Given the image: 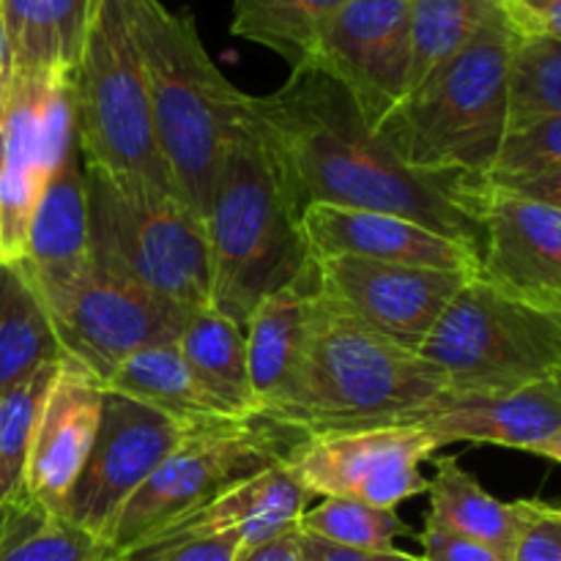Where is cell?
I'll use <instances>...</instances> for the list:
<instances>
[{"mask_svg": "<svg viewBox=\"0 0 561 561\" xmlns=\"http://www.w3.org/2000/svg\"><path fill=\"white\" fill-rule=\"evenodd\" d=\"M16 268L36 290L49 318L64 310L66 301L91 274L85 168L77 142L58 164L33 208L25 252Z\"/></svg>", "mask_w": 561, "mask_h": 561, "instance_id": "ffe728a7", "label": "cell"}, {"mask_svg": "<svg viewBox=\"0 0 561 561\" xmlns=\"http://www.w3.org/2000/svg\"><path fill=\"white\" fill-rule=\"evenodd\" d=\"M345 0H233L230 33L277 53L290 69L307 64Z\"/></svg>", "mask_w": 561, "mask_h": 561, "instance_id": "83f0119b", "label": "cell"}, {"mask_svg": "<svg viewBox=\"0 0 561 561\" xmlns=\"http://www.w3.org/2000/svg\"><path fill=\"white\" fill-rule=\"evenodd\" d=\"M422 546V559L425 561H507V557L482 542L466 540V537L453 535L442 526L425 520V529L416 535Z\"/></svg>", "mask_w": 561, "mask_h": 561, "instance_id": "8d00e7d4", "label": "cell"}, {"mask_svg": "<svg viewBox=\"0 0 561 561\" xmlns=\"http://www.w3.org/2000/svg\"><path fill=\"white\" fill-rule=\"evenodd\" d=\"M107 392L124 394L135 403L148 405L186 427L225 425V422L250 420L217 398L179 354L175 343L151 345L115 367L104 381Z\"/></svg>", "mask_w": 561, "mask_h": 561, "instance_id": "603a6c76", "label": "cell"}, {"mask_svg": "<svg viewBox=\"0 0 561 561\" xmlns=\"http://www.w3.org/2000/svg\"><path fill=\"white\" fill-rule=\"evenodd\" d=\"M438 442L416 422L305 436L285 458L288 474L312 499H351L398 510L427 493L422 463L436 458Z\"/></svg>", "mask_w": 561, "mask_h": 561, "instance_id": "8fae6325", "label": "cell"}, {"mask_svg": "<svg viewBox=\"0 0 561 561\" xmlns=\"http://www.w3.org/2000/svg\"><path fill=\"white\" fill-rule=\"evenodd\" d=\"M5 77H9V55H5V36H3V20H0V93H3Z\"/></svg>", "mask_w": 561, "mask_h": 561, "instance_id": "60d3db41", "label": "cell"}, {"mask_svg": "<svg viewBox=\"0 0 561 561\" xmlns=\"http://www.w3.org/2000/svg\"><path fill=\"white\" fill-rule=\"evenodd\" d=\"M507 561H561V510L520 499V524Z\"/></svg>", "mask_w": 561, "mask_h": 561, "instance_id": "e575fe53", "label": "cell"}, {"mask_svg": "<svg viewBox=\"0 0 561 561\" xmlns=\"http://www.w3.org/2000/svg\"><path fill=\"white\" fill-rule=\"evenodd\" d=\"M411 0H345L323 31L312 64L354 96L370 126L405 99Z\"/></svg>", "mask_w": 561, "mask_h": 561, "instance_id": "9a60e30c", "label": "cell"}, {"mask_svg": "<svg viewBox=\"0 0 561 561\" xmlns=\"http://www.w3.org/2000/svg\"><path fill=\"white\" fill-rule=\"evenodd\" d=\"M184 318L181 307L91 268L80 290L49 321L60 351L107 381L137 351L175 343Z\"/></svg>", "mask_w": 561, "mask_h": 561, "instance_id": "5bb4252c", "label": "cell"}, {"mask_svg": "<svg viewBox=\"0 0 561 561\" xmlns=\"http://www.w3.org/2000/svg\"><path fill=\"white\" fill-rule=\"evenodd\" d=\"M299 230L310 261L359 257V261L373 263L466 274H477V266H480V255L471 247L398 214L316 203L299 214Z\"/></svg>", "mask_w": 561, "mask_h": 561, "instance_id": "e0dca14e", "label": "cell"}, {"mask_svg": "<svg viewBox=\"0 0 561 561\" xmlns=\"http://www.w3.org/2000/svg\"><path fill=\"white\" fill-rule=\"evenodd\" d=\"M416 425L438 447L491 444L561 463V376L507 394L444 392Z\"/></svg>", "mask_w": 561, "mask_h": 561, "instance_id": "ac0fdd59", "label": "cell"}, {"mask_svg": "<svg viewBox=\"0 0 561 561\" xmlns=\"http://www.w3.org/2000/svg\"><path fill=\"white\" fill-rule=\"evenodd\" d=\"M175 348L190 370L217 394L222 403L244 416H255L250 373H247L244 329L211 307L186 312Z\"/></svg>", "mask_w": 561, "mask_h": 561, "instance_id": "484cf974", "label": "cell"}, {"mask_svg": "<svg viewBox=\"0 0 561 561\" xmlns=\"http://www.w3.org/2000/svg\"><path fill=\"white\" fill-rule=\"evenodd\" d=\"M444 392L442 373L416 351L316 301L294 387L263 420L294 427L301 436L405 425L420 422Z\"/></svg>", "mask_w": 561, "mask_h": 561, "instance_id": "3957f363", "label": "cell"}, {"mask_svg": "<svg viewBox=\"0 0 561 561\" xmlns=\"http://www.w3.org/2000/svg\"><path fill=\"white\" fill-rule=\"evenodd\" d=\"M208 244V307L244 329L274 290L299 283L310 266L299 217L250 126L219 159L203 217Z\"/></svg>", "mask_w": 561, "mask_h": 561, "instance_id": "277c9868", "label": "cell"}, {"mask_svg": "<svg viewBox=\"0 0 561 561\" xmlns=\"http://www.w3.org/2000/svg\"><path fill=\"white\" fill-rule=\"evenodd\" d=\"M515 33L499 14L378 124L405 164L485 179L504 137Z\"/></svg>", "mask_w": 561, "mask_h": 561, "instance_id": "5b68a950", "label": "cell"}, {"mask_svg": "<svg viewBox=\"0 0 561 561\" xmlns=\"http://www.w3.org/2000/svg\"><path fill=\"white\" fill-rule=\"evenodd\" d=\"M485 181L499 192L561 208V118L504 135Z\"/></svg>", "mask_w": 561, "mask_h": 561, "instance_id": "f546056e", "label": "cell"}, {"mask_svg": "<svg viewBox=\"0 0 561 561\" xmlns=\"http://www.w3.org/2000/svg\"><path fill=\"white\" fill-rule=\"evenodd\" d=\"M469 277L359 257H316L307 266V288L318 305L416 354Z\"/></svg>", "mask_w": 561, "mask_h": 561, "instance_id": "7c38bea8", "label": "cell"}, {"mask_svg": "<svg viewBox=\"0 0 561 561\" xmlns=\"http://www.w3.org/2000/svg\"><path fill=\"white\" fill-rule=\"evenodd\" d=\"M146 75L153 137L173 192L206 217L219 159L244 129L247 96L206 53L192 14L162 0H124Z\"/></svg>", "mask_w": 561, "mask_h": 561, "instance_id": "7a4b0ae2", "label": "cell"}, {"mask_svg": "<svg viewBox=\"0 0 561 561\" xmlns=\"http://www.w3.org/2000/svg\"><path fill=\"white\" fill-rule=\"evenodd\" d=\"M58 362L0 392V515L25 499L27 453Z\"/></svg>", "mask_w": 561, "mask_h": 561, "instance_id": "d6a6232c", "label": "cell"}, {"mask_svg": "<svg viewBox=\"0 0 561 561\" xmlns=\"http://www.w3.org/2000/svg\"><path fill=\"white\" fill-rule=\"evenodd\" d=\"M244 551V537L241 535H217V537H203V540L184 542L170 551L159 553L151 561H236Z\"/></svg>", "mask_w": 561, "mask_h": 561, "instance_id": "74e56055", "label": "cell"}, {"mask_svg": "<svg viewBox=\"0 0 561 561\" xmlns=\"http://www.w3.org/2000/svg\"><path fill=\"white\" fill-rule=\"evenodd\" d=\"M69 93L71 129L85 168L131 175L173 192L153 137L146 75L124 0H93Z\"/></svg>", "mask_w": 561, "mask_h": 561, "instance_id": "52a82bcc", "label": "cell"}, {"mask_svg": "<svg viewBox=\"0 0 561 561\" xmlns=\"http://www.w3.org/2000/svg\"><path fill=\"white\" fill-rule=\"evenodd\" d=\"M299 529L351 551H394L400 537H416L398 510L373 507L351 499H321V504L305 510Z\"/></svg>", "mask_w": 561, "mask_h": 561, "instance_id": "836d02e7", "label": "cell"}, {"mask_svg": "<svg viewBox=\"0 0 561 561\" xmlns=\"http://www.w3.org/2000/svg\"><path fill=\"white\" fill-rule=\"evenodd\" d=\"M247 126L296 217L316 203L398 214L480 255L488 181L405 164L354 96L312 60L290 69L277 91L247 96Z\"/></svg>", "mask_w": 561, "mask_h": 561, "instance_id": "6da1fadb", "label": "cell"}, {"mask_svg": "<svg viewBox=\"0 0 561 561\" xmlns=\"http://www.w3.org/2000/svg\"><path fill=\"white\" fill-rule=\"evenodd\" d=\"M93 0H0L9 75H71Z\"/></svg>", "mask_w": 561, "mask_h": 561, "instance_id": "cb8c5ba5", "label": "cell"}, {"mask_svg": "<svg viewBox=\"0 0 561 561\" xmlns=\"http://www.w3.org/2000/svg\"><path fill=\"white\" fill-rule=\"evenodd\" d=\"M0 561H110V553L102 540L25 496L0 515Z\"/></svg>", "mask_w": 561, "mask_h": 561, "instance_id": "4dcf8cb0", "label": "cell"}, {"mask_svg": "<svg viewBox=\"0 0 561 561\" xmlns=\"http://www.w3.org/2000/svg\"><path fill=\"white\" fill-rule=\"evenodd\" d=\"M64 356L49 312L16 266L0 263V392Z\"/></svg>", "mask_w": 561, "mask_h": 561, "instance_id": "4316f807", "label": "cell"}, {"mask_svg": "<svg viewBox=\"0 0 561 561\" xmlns=\"http://www.w3.org/2000/svg\"><path fill=\"white\" fill-rule=\"evenodd\" d=\"M477 277L526 305L561 312V208L491 186Z\"/></svg>", "mask_w": 561, "mask_h": 561, "instance_id": "2e32d148", "label": "cell"}, {"mask_svg": "<svg viewBox=\"0 0 561 561\" xmlns=\"http://www.w3.org/2000/svg\"><path fill=\"white\" fill-rule=\"evenodd\" d=\"M312 307L305 274L299 283L268 294L244 323L247 373L257 416H268L288 398L310 337Z\"/></svg>", "mask_w": 561, "mask_h": 561, "instance_id": "7402d4cb", "label": "cell"}, {"mask_svg": "<svg viewBox=\"0 0 561 561\" xmlns=\"http://www.w3.org/2000/svg\"><path fill=\"white\" fill-rule=\"evenodd\" d=\"M107 387L75 356H60L38 411L25 466V496L58 513L91 455Z\"/></svg>", "mask_w": 561, "mask_h": 561, "instance_id": "d6986e66", "label": "cell"}, {"mask_svg": "<svg viewBox=\"0 0 561 561\" xmlns=\"http://www.w3.org/2000/svg\"><path fill=\"white\" fill-rule=\"evenodd\" d=\"M299 542H301V559L305 561H425L414 553H405L400 548L394 551H351V548L332 546L327 540H318V537L307 535L299 529Z\"/></svg>", "mask_w": 561, "mask_h": 561, "instance_id": "f35d334b", "label": "cell"}, {"mask_svg": "<svg viewBox=\"0 0 561 561\" xmlns=\"http://www.w3.org/2000/svg\"><path fill=\"white\" fill-rule=\"evenodd\" d=\"M433 466L436 471L427 480L431 510L425 520L507 557L520 524V499L502 502L488 493L458 458H433Z\"/></svg>", "mask_w": 561, "mask_h": 561, "instance_id": "d4e9b609", "label": "cell"}, {"mask_svg": "<svg viewBox=\"0 0 561 561\" xmlns=\"http://www.w3.org/2000/svg\"><path fill=\"white\" fill-rule=\"evenodd\" d=\"M85 192L96 272L184 312L208 307L206 225L175 192L99 168H85Z\"/></svg>", "mask_w": 561, "mask_h": 561, "instance_id": "8992f818", "label": "cell"}, {"mask_svg": "<svg viewBox=\"0 0 561 561\" xmlns=\"http://www.w3.org/2000/svg\"><path fill=\"white\" fill-rule=\"evenodd\" d=\"M310 502L316 499L288 474V469L274 466V469L230 488L203 507L159 526L157 531L142 537L137 546H131L113 561H151L175 546L203 540V537L230 535V531L244 537L247 551V548L261 546V542L299 526V518L310 507Z\"/></svg>", "mask_w": 561, "mask_h": 561, "instance_id": "44dd1931", "label": "cell"}, {"mask_svg": "<svg viewBox=\"0 0 561 561\" xmlns=\"http://www.w3.org/2000/svg\"><path fill=\"white\" fill-rule=\"evenodd\" d=\"M301 438L305 436L294 427L257 414L190 431L113 520L104 540L110 561L159 526L203 507L274 466H283Z\"/></svg>", "mask_w": 561, "mask_h": 561, "instance_id": "9c48e42d", "label": "cell"}, {"mask_svg": "<svg viewBox=\"0 0 561 561\" xmlns=\"http://www.w3.org/2000/svg\"><path fill=\"white\" fill-rule=\"evenodd\" d=\"M420 356L453 394H507L561 376V312L502 294L471 274L453 296Z\"/></svg>", "mask_w": 561, "mask_h": 561, "instance_id": "ba28073f", "label": "cell"}, {"mask_svg": "<svg viewBox=\"0 0 561 561\" xmlns=\"http://www.w3.org/2000/svg\"><path fill=\"white\" fill-rule=\"evenodd\" d=\"M499 0H411V64L405 96L453 60L493 16Z\"/></svg>", "mask_w": 561, "mask_h": 561, "instance_id": "f1b7e54d", "label": "cell"}, {"mask_svg": "<svg viewBox=\"0 0 561 561\" xmlns=\"http://www.w3.org/2000/svg\"><path fill=\"white\" fill-rule=\"evenodd\" d=\"M561 118V38H515L507 66L504 135Z\"/></svg>", "mask_w": 561, "mask_h": 561, "instance_id": "1f68e13d", "label": "cell"}, {"mask_svg": "<svg viewBox=\"0 0 561 561\" xmlns=\"http://www.w3.org/2000/svg\"><path fill=\"white\" fill-rule=\"evenodd\" d=\"M75 148L69 75H9L0 93V263L16 266L44 186Z\"/></svg>", "mask_w": 561, "mask_h": 561, "instance_id": "30bf717a", "label": "cell"}, {"mask_svg": "<svg viewBox=\"0 0 561 561\" xmlns=\"http://www.w3.org/2000/svg\"><path fill=\"white\" fill-rule=\"evenodd\" d=\"M515 38H561V0H499Z\"/></svg>", "mask_w": 561, "mask_h": 561, "instance_id": "d590c367", "label": "cell"}, {"mask_svg": "<svg viewBox=\"0 0 561 561\" xmlns=\"http://www.w3.org/2000/svg\"><path fill=\"white\" fill-rule=\"evenodd\" d=\"M236 561H305L301 559L299 526L272 537V540L261 542V546L247 548V551H241V557Z\"/></svg>", "mask_w": 561, "mask_h": 561, "instance_id": "ab89813d", "label": "cell"}, {"mask_svg": "<svg viewBox=\"0 0 561 561\" xmlns=\"http://www.w3.org/2000/svg\"><path fill=\"white\" fill-rule=\"evenodd\" d=\"M190 431L195 427L107 392L91 455L58 513L104 542L124 504Z\"/></svg>", "mask_w": 561, "mask_h": 561, "instance_id": "4fadbf2b", "label": "cell"}]
</instances>
